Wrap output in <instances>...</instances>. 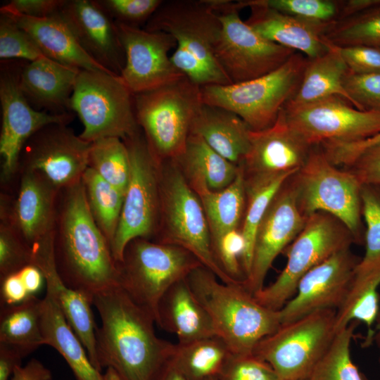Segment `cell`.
<instances>
[{
  "mask_svg": "<svg viewBox=\"0 0 380 380\" xmlns=\"http://www.w3.org/2000/svg\"><path fill=\"white\" fill-rule=\"evenodd\" d=\"M92 305L101 322L96 331L100 369L113 367L123 380H153L175 343L156 335L152 315L120 286L96 294Z\"/></svg>",
  "mask_w": 380,
  "mask_h": 380,
  "instance_id": "cell-1",
  "label": "cell"
},
{
  "mask_svg": "<svg viewBox=\"0 0 380 380\" xmlns=\"http://www.w3.org/2000/svg\"><path fill=\"white\" fill-rule=\"evenodd\" d=\"M53 250L63 281L91 300L120 286L117 262L91 214L82 182L59 192Z\"/></svg>",
  "mask_w": 380,
  "mask_h": 380,
  "instance_id": "cell-2",
  "label": "cell"
},
{
  "mask_svg": "<svg viewBox=\"0 0 380 380\" xmlns=\"http://www.w3.org/2000/svg\"><path fill=\"white\" fill-rule=\"evenodd\" d=\"M170 34L175 67L200 87L232 84L215 56L222 23L213 0L163 1L144 28Z\"/></svg>",
  "mask_w": 380,
  "mask_h": 380,
  "instance_id": "cell-3",
  "label": "cell"
},
{
  "mask_svg": "<svg viewBox=\"0 0 380 380\" xmlns=\"http://www.w3.org/2000/svg\"><path fill=\"white\" fill-rule=\"evenodd\" d=\"M186 281L208 312L216 336L232 354L253 353L258 343L281 325L279 310L260 304L241 283H224L203 265Z\"/></svg>",
  "mask_w": 380,
  "mask_h": 380,
  "instance_id": "cell-4",
  "label": "cell"
},
{
  "mask_svg": "<svg viewBox=\"0 0 380 380\" xmlns=\"http://www.w3.org/2000/svg\"><path fill=\"white\" fill-rule=\"evenodd\" d=\"M160 217L155 241L181 247L226 284L231 279L217 263L201 201L172 160L160 165Z\"/></svg>",
  "mask_w": 380,
  "mask_h": 380,
  "instance_id": "cell-5",
  "label": "cell"
},
{
  "mask_svg": "<svg viewBox=\"0 0 380 380\" xmlns=\"http://www.w3.org/2000/svg\"><path fill=\"white\" fill-rule=\"evenodd\" d=\"M136 120L155 158L174 160L183 151L192 121L202 106L201 87L186 77L133 94Z\"/></svg>",
  "mask_w": 380,
  "mask_h": 380,
  "instance_id": "cell-6",
  "label": "cell"
},
{
  "mask_svg": "<svg viewBox=\"0 0 380 380\" xmlns=\"http://www.w3.org/2000/svg\"><path fill=\"white\" fill-rule=\"evenodd\" d=\"M308 58L296 52L275 70L248 81L201 87L203 103L238 115L252 131L271 127L296 92Z\"/></svg>",
  "mask_w": 380,
  "mask_h": 380,
  "instance_id": "cell-7",
  "label": "cell"
},
{
  "mask_svg": "<svg viewBox=\"0 0 380 380\" xmlns=\"http://www.w3.org/2000/svg\"><path fill=\"white\" fill-rule=\"evenodd\" d=\"M289 180L305 217L317 212L329 213L347 227L355 243H364L362 184L353 173L338 169L319 146H315L305 164Z\"/></svg>",
  "mask_w": 380,
  "mask_h": 380,
  "instance_id": "cell-8",
  "label": "cell"
},
{
  "mask_svg": "<svg viewBox=\"0 0 380 380\" xmlns=\"http://www.w3.org/2000/svg\"><path fill=\"white\" fill-rule=\"evenodd\" d=\"M201 265L181 247L137 238L126 246L117 262L119 285L156 323L158 304L165 292Z\"/></svg>",
  "mask_w": 380,
  "mask_h": 380,
  "instance_id": "cell-9",
  "label": "cell"
},
{
  "mask_svg": "<svg viewBox=\"0 0 380 380\" xmlns=\"http://www.w3.org/2000/svg\"><path fill=\"white\" fill-rule=\"evenodd\" d=\"M84 129L80 138L94 142L105 137L124 140L137 133L132 93L120 76L81 70L70 102Z\"/></svg>",
  "mask_w": 380,
  "mask_h": 380,
  "instance_id": "cell-10",
  "label": "cell"
},
{
  "mask_svg": "<svg viewBox=\"0 0 380 380\" xmlns=\"http://www.w3.org/2000/svg\"><path fill=\"white\" fill-rule=\"evenodd\" d=\"M336 310H320L281 324L258 343L253 353L282 380L308 379L336 334Z\"/></svg>",
  "mask_w": 380,
  "mask_h": 380,
  "instance_id": "cell-11",
  "label": "cell"
},
{
  "mask_svg": "<svg viewBox=\"0 0 380 380\" xmlns=\"http://www.w3.org/2000/svg\"><path fill=\"white\" fill-rule=\"evenodd\" d=\"M355 239L347 227L331 215L317 212L289 245L287 262L276 280L254 294L262 305L279 310L295 294L300 279L337 252L349 248Z\"/></svg>",
  "mask_w": 380,
  "mask_h": 380,
  "instance_id": "cell-12",
  "label": "cell"
},
{
  "mask_svg": "<svg viewBox=\"0 0 380 380\" xmlns=\"http://www.w3.org/2000/svg\"><path fill=\"white\" fill-rule=\"evenodd\" d=\"M140 129L124 139L129 155L130 177L111 251L121 261L126 246L133 239L156 236L160 217V165Z\"/></svg>",
  "mask_w": 380,
  "mask_h": 380,
  "instance_id": "cell-13",
  "label": "cell"
},
{
  "mask_svg": "<svg viewBox=\"0 0 380 380\" xmlns=\"http://www.w3.org/2000/svg\"><path fill=\"white\" fill-rule=\"evenodd\" d=\"M222 23L215 56L232 83L265 75L286 63L296 51L269 41L240 16L239 1L213 0Z\"/></svg>",
  "mask_w": 380,
  "mask_h": 380,
  "instance_id": "cell-14",
  "label": "cell"
},
{
  "mask_svg": "<svg viewBox=\"0 0 380 380\" xmlns=\"http://www.w3.org/2000/svg\"><path fill=\"white\" fill-rule=\"evenodd\" d=\"M25 61H1L0 103L1 130L0 154L2 158L1 182L7 184L18 170V160L25 142L39 129L52 123L69 125L74 113L52 114L34 109L27 101L19 84Z\"/></svg>",
  "mask_w": 380,
  "mask_h": 380,
  "instance_id": "cell-15",
  "label": "cell"
},
{
  "mask_svg": "<svg viewBox=\"0 0 380 380\" xmlns=\"http://www.w3.org/2000/svg\"><path fill=\"white\" fill-rule=\"evenodd\" d=\"M68 125L52 123L35 132L21 150L18 172H37L59 190L80 183L92 143Z\"/></svg>",
  "mask_w": 380,
  "mask_h": 380,
  "instance_id": "cell-16",
  "label": "cell"
},
{
  "mask_svg": "<svg viewBox=\"0 0 380 380\" xmlns=\"http://www.w3.org/2000/svg\"><path fill=\"white\" fill-rule=\"evenodd\" d=\"M283 111L289 124L312 146L360 141L380 132V112L358 110L340 96Z\"/></svg>",
  "mask_w": 380,
  "mask_h": 380,
  "instance_id": "cell-17",
  "label": "cell"
},
{
  "mask_svg": "<svg viewBox=\"0 0 380 380\" xmlns=\"http://www.w3.org/2000/svg\"><path fill=\"white\" fill-rule=\"evenodd\" d=\"M115 23L125 54L120 77L132 94L160 88L184 77L170 60L169 52L177 45L170 34Z\"/></svg>",
  "mask_w": 380,
  "mask_h": 380,
  "instance_id": "cell-18",
  "label": "cell"
},
{
  "mask_svg": "<svg viewBox=\"0 0 380 380\" xmlns=\"http://www.w3.org/2000/svg\"><path fill=\"white\" fill-rule=\"evenodd\" d=\"M360 260L349 248L309 270L300 279L293 296L279 310L281 324L317 310L341 308Z\"/></svg>",
  "mask_w": 380,
  "mask_h": 380,
  "instance_id": "cell-19",
  "label": "cell"
},
{
  "mask_svg": "<svg viewBox=\"0 0 380 380\" xmlns=\"http://www.w3.org/2000/svg\"><path fill=\"white\" fill-rule=\"evenodd\" d=\"M307 220L298 208L289 178L273 198L256 232L250 272L243 283L252 294L264 287L273 261L296 238Z\"/></svg>",
  "mask_w": 380,
  "mask_h": 380,
  "instance_id": "cell-20",
  "label": "cell"
},
{
  "mask_svg": "<svg viewBox=\"0 0 380 380\" xmlns=\"http://www.w3.org/2000/svg\"><path fill=\"white\" fill-rule=\"evenodd\" d=\"M15 198L1 196V222L8 224L32 248L53 234L61 190L41 174L22 171Z\"/></svg>",
  "mask_w": 380,
  "mask_h": 380,
  "instance_id": "cell-21",
  "label": "cell"
},
{
  "mask_svg": "<svg viewBox=\"0 0 380 380\" xmlns=\"http://www.w3.org/2000/svg\"><path fill=\"white\" fill-rule=\"evenodd\" d=\"M250 147L241 166L244 179L293 175L313 146L287 122L283 109L270 127L249 132Z\"/></svg>",
  "mask_w": 380,
  "mask_h": 380,
  "instance_id": "cell-22",
  "label": "cell"
},
{
  "mask_svg": "<svg viewBox=\"0 0 380 380\" xmlns=\"http://www.w3.org/2000/svg\"><path fill=\"white\" fill-rule=\"evenodd\" d=\"M60 14L79 44L96 62L120 76L125 54L113 20L94 0H65Z\"/></svg>",
  "mask_w": 380,
  "mask_h": 380,
  "instance_id": "cell-23",
  "label": "cell"
},
{
  "mask_svg": "<svg viewBox=\"0 0 380 380\" xmlns=\"http://www.w3.org/2000/svg\"><path fill=\"white\" fill-rule=\"evenodd\" d=\"M251 13L246 21L265 39L300 53L309 59L325 53L329 44L324 34L330 25L304 20L265 5L262 0L239 1Z\"/></svg>",
  "mask_w": 380,
  "mask_h": 380,
  "instance_id": "cell-24",
  "label": "cell"
},
{
  "mask_svg": "<svg viewBox=\"0 0 380 380\" xmlns=\"http://www.w3.org/2000/svg\"><path fill=\"white\" fill-rule=\"evenodd\" d=\"M32 265L42 272L46 286L55 298L68 324L79 338L94 366L99 371L96 356L97 327L91 310L92 300L86 294L73 289L63 281L56 267L53 234L32 248Z\"/></svg>",
  "mask_w": 380,
  "mask_h": 380,
  "instance_id": "cell-25",
  "label": "cell"
},
{
  "mask_svg": "<svg viewBox=\"0 0 380 380\" xmlns=\"http://www.w3.org/2000/svg\"><path fill=\"white\" fill-rule=\"evenodd\" d=\"M80 70L48 57L25 61L20 73V87L37 110L52 114L72 112L70 98Z\"/></svg>",
  "mask_w": 380,
  "mask_h": 380,
  "instance_id": "cell-26",
  "label": "cell"
},
{
  "mask_svg": "<svg viewBox=\"0 0 380 380\" xmlns=\"http://www.w3.org/2000/svg\"><path fill=\"white\" fill-rule=\"evenodd\" d=\"M0 13L10 16L25 30L46 57L80 70L103 71L116 75L96 62L84 51L61 17L60 11L43 18L27 17L2 10H0Z\"/></svg>",
  "mask_w": 380,
  "mask_h": 380,
  "instance_id": "cell-27",
  "label": "cell"
},
{
  "mask_svg": "<svg viewBox=\"0 0 380 380\" xmlns=\"http://www.w3.org/2000/svg\"><path fill=\"white\" fill-rule=\"evenodd\" d=\"M156 324L175 335L177 343L216 336L208 312L194 295L186 278L172 286L160 299Z\"/></svg>",
  "mask_w": 380,
  "mask_h": 380,
  "instance_id": "cell-28",
  "label": "cell"
},
{
  "mask_svg": "<svg viewBox=\"0 0 380 380\" xmlns=\"http://www.w3.org/2000/svg\"><path fill=\"white\" fill-rule=\"evenodd\" d=\"M250 130L232 111L203 103L192 121L190 134L199 136L222 156L239 165L249 150Z\"/></svg>",
  "mask_w": 380,
  "mask_h": 380,
  "instance_id": "cell-29",
  "label": "cell"
},
{
  "mask_svg": "<svg viewBox=\"0 0 380 380\" xmlns=\"http://www.w3.org/2000/svg\"><path fill=\"white\" fill-rule=\"evenodd\" d=\"M329 44L325 53L308 58L300 84L284 109L299 108L332 96L342 97L352 104L343 86L348 67L337 47Z\"/></svg>",
  "mask_w": 380,
  "mask_h": 380,
  "instance_id": "cell-30",
  "label": "cell"
},
{
  "mask_svg": "<svg viewBox=\"0 0 380 380\" xmlns=\"http://www.w3.org/2000/svg\"><path fill=\"white\" fill-rule=\"evenodd\" d=\"M42 331L44 345L53 347L63 356L76 380H103L55 298L48 291L43 298Z\"/></svg>",
  "mask_w": 380,
  "mask_h": 380,
  "instance_id": "cell-31",
  "label": "cell"
},
{
  "mask_svg": "<svg viewBox=\"0 0 380 380\" xmlns=\"http://www.w3.org/2000/svg\"><path fill=\"white\" fill-rule=\"evenodd\" d=\"M175 162L191 187L203 186L220 191L230 185L240 172L234 164L215 150L199 136L190 134Z\"/></svg>",
  "mask_w": 380,
  "mask_h": 380,
  "instance_id": "cell-32",
  "label": "cell"
},
{
  "mask_svg": "<svg viewBox=\"0 0 380 380\" xmlns=\"http://www.w3.org/2000/svg\"><path fill=\"white\" fill-rule=\"evenodd\" d=\"M241 166V165H240ZM203 208L211 237V246L225 233L241 228L246 193L243 169L227 187L213 191L203 186L191 187Z\"/></svg>",
  "mask_w": 380,
  "mask_h": 380,
  "instance_id": "cell-33",
  "label": "cell"
},
{
  "mask_svg": "<svg viewBox=\"0 0 380 380\" xmlns=\"http://www.w3.org/2000/svg\"><path fill=\"white\" fill-rule=\"evenodd\" d=\"M43 298L32 295L21 303L1 307L0 343L27 356L44 345L42 331Z\"/></svg>",
  "mask_w": 380,
  "mask_h": 380,
  "instance_id": "cell-34",
  "label": "cell"
},
{
  "mask_svg": "<svg viewBox=\"0 0 380 380\" xmlns=\"http://www.w3.org/2000/svg\"><path fill=\"white\" fill-rule=\"evenodd\" d=\"M380 265L363 272H355L348 297L341 308L336 310V332L351 322L364 323L367 327L364 346L373 342L374 329L379 310Z\"/></svg>",
  "mask_w": 380,
  "mask_h": 380,
  "instance_id": "cell-35",
  "label": "cell"
},
{
  "mask_svg": "<svg viewBox=\"0 0 380 380\" xmlns=\"http://www.w3.org/2000/svg\"><path fill=\"white\" fill-rule=\"evenodd\" d=\"M232 355L226 343L214 336L174 344L169 360L188 380L216 378Z\"/></svg>",
  "mask_w": 380,
  "mask_h": 380,
  "instance_id": "cell-36",
  "label": "cell"
},
{
  "mask_svg": "<svg viewBox=\"0 0 380 380\" xmlns=\"http://www.w3.org/2000/svg\"><path fill=\"white\" fill-rule=\"evenodd\" d=\"M291 175H293L244 179L246 205L240 229L245 241V249L242 258V268L245 280L251 267L255 237L258 227L273 198Z\"/></svg>",
  "mask_w": 380,
  "mask_h": 380,
  "instance_id": "cell-37",
  "label": "cell"
},
{
  "mask_svg": "<svg viewBox=\"0 0 380 380\" xmlns=\"http://www.w3.org/2000/svg\"><path fill=\"white\" fill-rule=\"evenodd\" d=\"M82 182L91 214L110 248L118 229L125 194L88 167Z\"/></svg>",
  "mask_w": 380,
  "mask_h": 380,
  "instance_id": "cell-38",
  "label": "cell"
},
{
  "mask_svg": "<svg viewBox=\"0 0 380 380\" xmlns=\"http://www.w3.org/2000/svg\"><path fill=\"white\" fill-rule=\"evenodd\" d=\"M89 167L125 194L130 177L128 148L118 137H105L91 144Z\"/></svg>",
  "mask_w": 380,
  "mask_h": 380,
  "instance_id": "cell-39",
  "label": "cell"
},
{
  "mask_svg": "<svg viewBox=\"0 0 380 380\" xmlns=\"http://www.w3.org/2000/svg\"><path fill=\"white\" fill-rule=\"evenodd\" d=\"M358 322L338 330L309 380H369L353 362L350 345Z\"/></svg>",
  "mask_w": 380,
  "mask_h": 380,
  "instance_id": "cell-40",
  "label": "cell"
},
{
  "mask_svg": "<svg viewBox=\"0 0 380 380\" xmlns=\"http://www.w3.org/2000/svg\"><path fill=\"white\" fill-rule=\"evenodd\" d=\"M324 38L337 46H380V4L334 23Z\"/></svg>",
  "mask_w": 380,
  "mask_h": 380,
  "instance_id": "cell-41",
  "label": "cell"
},
{
  "mask_svg": "<svg viewBox=\"0 0 380 380\" xmlns=\"http://www.w3.org/2000/svg\"><path fill=\"white\" fill-rule=\"evenodd\" d=\"M362 214L366 223L364 243L365 253L355 272L380 265V187L362 184Z\"/></svg>",
  "mask_w": 380,
  "mask_h": 380,
  "instance_id": "cell-42",
  "label": "cell"
},
{
  "mask_svg": "<svg viewBox=\"0 0 380 380\" xmlns=\"http://www.w3.org/2000/svg\"><path fill=\"white\" fill-rule=\"evenodd\" d=\"M46 57L32 37L10 16L0 13V59L32 62Z\"/></svg>",
  "mask_w": 380,
  "mask_h": 380,
  "instance_id": "cell-43",
  "label": "cell"
},
{
  "mask_svg": "<svg viewBox=\"0 0 380 380\" xmlns=\"http://www.w3.org/2000/svg\"><path fill=\"white\" fill-rule=\"evenodd\" d=\"M279 11L304 20L331 25L339 20L343 1L262 0Z\"/></svg>",
  "mask_w": 380,
  "mask_h": 380,
  "instance_id": "cell-44",
  "label": "cell"
},
{
  "mask_svg": "<svg viewBox=\"0 0 380 380\" xmlns=\"http://www.w3.org/2000/svg\"><path fill=\"white\" fill-rule=\"evenodd\" d=\"M211 247L214 258L223 272L234 281L243 284L245 276L242 258L245 241L241 229L225 233Z\"/></svg>",
  "mask_w": 380,
  "mask_h": 380,
  "instance_id": "cell-45",
  "label": "cell"
},
{
  "mask_svg": "<svg viewBox=\"0 0 380 380\" xmlns=\"http://www.w3.org/2000/svg\"><path fill=\"white\" fill-rule=\"evenodd\" d=\"M32 264V248L6 223H0V279Z\"/></svg>",
  "mask_w": 380,
  "mask_h": 380,
  "instance_id": "cell-46",
  "label": "cell"
},
{
  "mask_svg": "<svg viewBox=\"0 0 380 380\" xmlns=\"http://www.w3.org/2000/svg\"><path fill=\"white\" fill-rule=\"evenodd\" d=\"M114 22L140 27L162 4L160 0H94Z\"/></svg>",
  "mask_w": 380,
  "mask_h": 380,
  "instance_id": "cell-47",
  "label": "cell"
},
{
  "mask_svg": "<svg viewBox=\"0 0 380 380\" xmlns=\"http://www.w3.org/2000/svg\"><path fill=\"white\" fill-rule=\"evenodd\" d=\"M217 380H282L277 372L254 353L230 355Z\"/></svg>",
  "mask_w": 380,
  "mask_h": 380,
  "instance_id": "cell-48",
  "label": "cell"
},
{
  "mask_svg": "<svg viewBox=\"0 0 380 380\" xmlns=\"http://www.w3.org/2000/svg\"><path fill=\"white\" fill-rule=\"evenodd\" d=\"M343 86L354 107L380 112V72L357 74L348 71Z\"/></svg>",
  "mask_w": 380,
  "mask_h": 380,
  "instance_id": "cell-49",
  "label": "cell"
},
{
  "mask_svg": "<svg viewBox=\"0 0 380 380\" xmlns=\"http://www.w3.org/2000/svg\"><path fill=\"white\" fill-rule=\"evenodd\" d=\"M336 46L348 71L357 74L380 72V46L366 45Z\"/></svg>",
  "mask_w": 380,
  "mask_h": 380,
  "instance_id": "cell-50",
  "label": "cell"
},
{
  "mask_svg": "<svg viewBox=\"0 0 380 380\" xmlns=\"http://www.w3.org/2000/svg\"><path fill=\"white\" fill-rule=\"evenodd\" d=\"M360 183L380 187V143L363 151L349 166Z\"/></svg>",
  "mask_w": 380,
  "mask_h": 380,
  "instance_id": "cell-51",
  "label": "cell"
},
{
  "mask_svg": "<svg viewBox=\"0 0 380 380\" xmlns=\"http://www.w3.org/2000/svg\"><path fill=\"white\" fill-rule=\"evenodd\" d=\"M65 2V0H11L2 6L0 10L43 18L58 13Z\"/></svg>",
  "mask_w": 380,
  "mask_h": 380,
  "instance_id": "cell-52",
  "label": "cell"
},
{
  "mask_svg": "<svg viewBox=\"0 0 380 380\" xmlns=\"http://www.w3.org/2000/svg\"><path fill=\"white\" fill-rule=\"evenodd\" d=\"M1 279V307L15 305L25 301L28 293L18 272Z\"/></svg>",
  "mask_w": 380,
  "mask_h": 380,
  "instance_id": "cell-53",
  "label": "cell"
},
{
  "mask_svg": "<svg viewBox=\"0 0 380 380\" xmlns=\"http://www.w3.org/2000/svg\"><path fill=\"white\" fill-rule=\"evenodd\" d=\"M49 369L39 360L32 358L25 366L17 367L9 380H51Z\"/></svg>",
  "mask_w": 380,
  "mask_h": 380,
  "instance_id": "cell-54",
  "label": "cell"
},
{
  "mask_svg": "<svg viewBox=\"0 0 380 380\" xmlns=\"http://www.w3.org/2000/svg\"><path fill=\"white\" fill-rule=\"evenodd\" d=\"M23 358L17 350L0 343V380H9Z\"/></svg>",
  "mask_w": 380,
  "mask_h": 380,
  "instance_id": "cell-55",
  "label": "cell"
},
{
  "mask_svg": "<svg viewBox=\"0 0 380 380\" xmlns=\"http://www.w3.org/2000/svg\"><path fill=\"white\" fill-rule=\"evenodd\" d=\"M18 272L30 296L38 293L45 282L42 271L34 265H26Z\"/></svg>",
  "mask_w": 380,
  "mask_h": 380,
  "instance_id": "cell-56",
  "label": "cell"
},
{
  "mask_svg": "<svg viewBox=\"0 0 380 380\" xmlns=\"http://www.w3.org/2000/svg\"><path fill=\"white\" fill-rule=\"evenodd\" d=\"M380 0H346L343 1L339 20L348 18L365 11L377 4Z\"/></svg>",
  "mask_w": 380,
  "mask_h": 380,
  "instance_id": "cell-57",
  "label": "cell"
},
{
  "mask_svg": "<svg viewBox=\"0 0 380 380\" xmlns=\"http://www.w3.org/2000/svg\"><path fill=\"white\" fill-rule=\"evenodd\" d=\"M153 380H188L168 360L160 369Z\"/></svg>",
  "mask_w": 380,
  "mask_h": 380,
  "instance_id": "cell-58",
  "label": "cell"
},
{
  "mask_svg": "<svg viewBox=\"0 0 380 380\" xmlns=\"http://www.w3.org/2000/svg\"><path fill=\"white\" fill-rule=\"evenodd\" d=\"M379 143H380V132L372 137L357 141L356 147L360 152L362 153Z\"/></svg>",
  "mask_w": 380,
  "mask_h": 380,
  "instance_id": "cell-59",
  "label": "cell"
},
{
  "mask_svg": "<svg viewBox=\"0 0 380 380\" xmlns=\"http://www.w3.org/2000/svg\"><path fill=\"white\" fill-rule=\"evenodd\" d=\"M103 380H123L119 372L113 367H108L103 375Z\"/></svg>",
  "mask_w": 380,
  "mask_h": 380,
  "instance_id": "cell-60",
  "label": "cell"
},
{
  "mask_svg": "<svg viewBox=\"0 0 380 380\" xmlns=\"http://www.w3.org/2000/svg\"><path fill=\"white\" fill-rule=\"evenodd\" d=\"M376 329L374 331V335L373 338V341L376 342V346L379 350V362L380 363V312L376 320Z\"/></svg>",
  "mask_w": 380,
  "mask_h": 380,
  "instance_id": "cell-61",
  "label": "cell"
},
{
  "mask_svg": "<svg viewBox=\"0 0 380 380\" xmlns=\"http://www.w3.org/2000/svg\"><path fill=\"white\" fill-rule=\"evenodd\" d=\"M207 380H217V378H211V379H207Z\"/></svg>",
  "mask_w": 380,
  "mask_h": 380,
  "instance_id": "cell-62",
  "label": "cell"
},
{
  "mask_svg": "<svg viewBox=\"0 0 380 380\" xmlns=\"http://www.w3.org/2000/svg\"><path fill=\"white\" fill-rule=\"evenodd\" d=\"M306 380H309V379H306Z\"/></svg>",
  "mask_w": 380,
  "mask_h": 380,
  "instance_id": "cell-63",
  "label": "cell"
}]
</instances>
